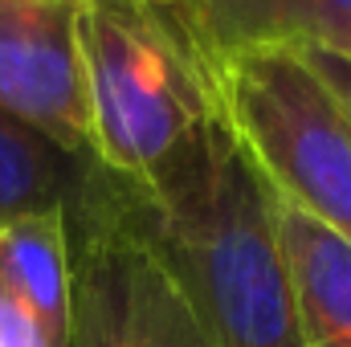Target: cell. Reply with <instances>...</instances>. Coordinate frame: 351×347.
<instances>
[{
  "instance_id": "1",
  "label": "cell",
  "mask_w": 351,
  "mask_h": 347,
  "mask_svg": "<svg viewBox=\"0 0 351 347\" xmlns=\"http://www.w3.org/2000/svg\"><path fill=\"white\" fill-rule=\"evenodd\" d=\"M131 213L217 347H302L274 196L225 119L139 184Z\"/></svg>"
},
{
  "instance_id": "2",
  "label": "cell",
  "mask_w": 351,
  "mask_h": 347,
  "mask_svg": "<svg viewBox=\"0 0 351 347\" xmlns=\"http://www.w3.org/2000/svg\"><path fill=\"white\" fill-rule=\"evenodd\" d=\"M90 156L119 180H147L221 115V49L196 0H78Z\"/></svg>"
},
{
  "instance_id": "3",
  "label": "cell",
  "mask_w": 351,
  "mask_h": 347,
  "mask_svg": "<svg viewBox=\"0 0 351 347\" xmlns=\"http://www.w3.org/2000/svg\"><path fill=\"white\" fill-rule=\"evenodd\" d=\"M221 115L282 204L351 241V115L298 49L225 53Z\"/></svg>"
},
{
  "instance_id": "4",
  "label": "cell",
  "mask_w": 351,
  "mask_h": 347,
  "mask_svg": "<svg viewBox=\"0 0 351 347\" xmlns=\"http://www.w3.org/2000/svg\"><path fill=\"white\" fill-rule=\"evenodd\" d=\"M70 339L66 347H217L172 270L143 237L127 180L98 160L66 204Z\"/></svg>"
},
{
  "instance_id": "5",
  "label": "cell",
  "mask_w": 351,
  "mask_h": 347,
  "mask_svg": "<svg viewBox=\"0 0 351 347\" xmlns=\"http://www.w3.org/2000/svg\"><path fill=\"white\" fill-rule=\"evenodd\" d=\"M0 110L90 156L78 0H0Z\"/></svg>"
},
{
  "instance_id": "6",
  "label": "cell",
  "mask_w": 351,
  "mask_h": 347,
  "mask_svg": "<svg viewBox=\"0 0 351 347\" xmlns=\"http://www.w3.org/2000/svg\"><path fill=\"white\" fill-rule=\"evenodd\" d=\"M274 229L294 290L302 347H351V241L278 196Z\"/></svg>"
},
{
  "instance_id": "7",
  "label": "cell",
  "mask_w": 351,
  "mask_h": 347,
  "mask_svg": "<svg viewBox=\"0 0 351 347\" xmlns=\"http://www.w3.org/2000/svg\"><path fill=\"white\" fill-rule=\"evenodd\" d=\"M90 168L94 156H74L37 127L0 110V225L37 213H66Z\"/></svg>"
},
{
  "instance_id": "8",
  "label": "cell",
  "mask_w": 351,
  "mask_h": 347,
  "mask_svg": "<svg viewBox=\"0 0 351 347\" xmlns=\"http://www.w3.org/2000/svg\"><path fill=\"white\" fill-rule=\"evenodd\" d=\"M196 12L221 53L331 45L351 29V0H196Z\"/></svg>"
},
{
  "instance_id": "9",
  "label": "cell",
  "mask_w": 351,
  "mask_h": 347,
  "mask_svg": "<svg viewBox=\"0 0 351 347\" xmlns=\"http://www.w3.org/2000/svg\"><path fill=\"white\" fill-rule=\"evenodd\" d=\"M0 282L66 347L70 339V241L66 213L0 225Z\"/></svg>"
},
{
  "instance_id": "10",
  "label": "cell",
  "mask_w": 351,
  "mask_h": 347,
  "mask_svg": "<svg viewBox=\"0 0 351 347\" xmlns=\"http://www.w3.org/2000/svg\"><path fill=\"white\" fill-rule=\"evenodd\" d=\"M0 347H62L4 282H0Z\"/></svg>"
},
{
  "instance_id": "11",
  "label": "cell",
  "mask_w": 351,
  "mask_h": 347,
  "mask_svg": "<svg viewBox=\"0 0 351 347\" xmlns=\"http://www.w3.org/2000/svg\"><path fill=\"white\" fill-rule=\"evenodd\" d=\"M298 53H302V62L331 86V94L348 106V115H351V58L335 53V49H323V45H298Z\"/></svg>"
},
{
  "instance_id": "12",
  "label": "cell",
  "mask_w": 351,
  "mask_h": 347,
  "mask_svg": "<svg viewBox=\"0 0 351 347\" xmlns=\"http://www.w3.org/2000/svg\"><path fill=\"white\" fill-rule=\"evenodd\" d=\"M323 49H335V53H343V58H351V29L343 33V37H335L331 45H323Z\"/></svg>"
}]
</instances>
